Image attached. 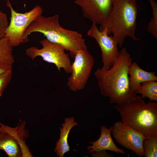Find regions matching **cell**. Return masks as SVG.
Listing matches in <instances>:
<instances>
[{"instance_id":"1","label":"cell","mask_w":157,"mask_h":157,"mask_svg":"<svg viewBox=\"0 0 157 157\" xmlns=\"http://www.w3.org/2000/svg\"><path fill=\"white\" fill-rule=\"evenodd\" d=\"M132 58L125 48L109 69L98 68L94 73L102 95L109 98L110 103L124 105L136 96L129 85V68Z\"/></svg>"},{"instance_id":"2","label":"cell","mask_w":157,"mask_h":157,"mask_svg":"<svg viewBox=\"0 0 157 157\" xmlns=\"http://www.w3.org/2000/svg\"><path fill=\"white\" fill-rule=\"evenodd\" d=\"M33 32L41 33L49 41L61 45L69 52L72 58L78 51L87 49L82 34L61 26L58 15L48 17L42 15L33 22L24 33V43L28 41V36Z\"/></svg>"},{"instance_id":"3","label":"cell","mask_w":157,"mask_h":157,"mask_svg":"<svg viewBox=\"0 0 157 157\" xmlns=\"http://www.w3.org/2000/svg\"><path fill=\"white\" fill-rule=\"evenodd\" d=\"M137 14L136 0H113L111 10L99 29L101 31L106 28L108 34H113L121 47L127 37L134 41L139 40L135 35Z\"/></svg>"},{"instance_id":"4","label":"cell","mask_w":157,"mask_h":157,"mask_svg":"<svg viewBox=\"0 0 157 157\" xmlns=\"http://www.w3.org/2000/svg\"><path fill=\"white\" fill-rule=\"evenodd\" d=\"M122 121L146 137H157V103H146L137 95L124 105L116 104Z\"/></svg>"},{"instance_id":"5","label":"cell","mask_w":157,"mask_h":157,"mask_svg":"<svg viewBox=\"0 0 157 157\" xmlns=\"http://www.w3.org/2000/svg\"><path fill=\"white\" fill-rule=\"evenodd\" d=\"M6 5L10 9L11 17L5 37L13 47H17L24 43V35L25 31L33 22L42 15L43 9L40 6L36 5L30 11L21 13L14 10L8 0Z\"/></svg>"},{"instance_id":"6","label":"cell","mask_w":157,"mask_h":157,"mask_svg":"<svg viewBox=\"0 0 157 157\" xmlns=\"http://www.w3.org/2000/svg\"><path fill=\"white\" fill-rule=\"evenodd\" d=\"M42 47L39 49L32 47L27 49L26 54L32 60L38 56H40L43 60L55 65L59 72L63 69L67 74L72 71L71 63L68 54L61 45L49 41L46 38L40 41Z\"/></svg>"},{"instance_id":"7","label":"cell","mask_w":157,"mask_h":157,"mask_svg":"<svg viewBox=\"0 0 157 157\" xmlns=\"http://www.w3.org/2000/svg\"><path fill=\"white\" fill-rule=\"evenodd\" d=\"M0 150L9 157H22L29 150L25 143L28 136L25 124L22 122L11 128L0 122Z\"/></svg>"},{"instance_id":"8","label":"cell","mask_w":157,"mask_h":157,"mask_svg":"<svg viewBox=\"0 0 157 157\" xmlns=\"http://www.w3.org/2000/svg\"><path fill=\"white\" fill-rule=\"evenodd\" d=\"M74 58L67 85L70 90L76 92L81 90L86 85L94 64V60L87 49L78 51Z\"/></svg>"},{"instance_id":"9","label":"cell","mask_w":157,"mask_h":157,"mask_svg":"<svg viewBox=\"0 0 157 157\" xmlns=\"http://www.w3.org/2000/svg\"><path fill=\"white\" fill-rule=\"evenodd\" d=\"M111 133L121 146L133 151L139 157L144 156L142 143L146 137L142 133L119 121L114 124Z\"/></svg>"},{"instance_id":"10","label":"cell","mask_w":157,"mask_h":157,"mask_svg":"<svg viewBox=\"0 0 157 157\" xmlns=\"http://www.w3.org/2000/svg\"><path fill=\"white\" fill-rule=\"evenodd\" d=\"M87 34L96 40L101 49L103 64L102 68L106 70L109 69L119 54L118 45L115 38L113 36H109L108 34L106 28L100 31L97 24L93 22L88 31Z\"/></svg>"},{"instance_id":"11","label":"cell","mask_w":157,"mask_h":157,"mask_svg":"<svg viewBox=\"0 0 157 157\" xmlns=\"http://www.w3.org/2000/svg\"><path fill=\"white\" fill-rule=\"evenodd\" d=\"M82 9L83 16L96 24H101L112 9L113 0H75Z\"/></svg>"},{"instance_id":"12","label":"cell","mask_w":157,"mask_h":157,"mask_svg":"<svg viewBox=\"0 0 157 157\" xmlns=\"http://www.w3.org/2000/svg\"><path fill=\"white\" fill-rule=\"evenodd\" d=\"M112 128L113 126L109 129L103 125L101 126V133L99 139L94 142H89L92 144V145L87 147L90 153L102 150H108L114 151L117 154H125L124 150L118 148L113 142L111 135Z\"/></svg>"},{"instance_id":"13","label":"cell","mask_w":157,"mask_h":157,"mask_svg":"<svg viewBox=\"0 0 157 157\" xmlns=\"http://www.w3.org/2000/svg\"><path fill=\"white\" fill-rule=\"evenodd\" d=\"M129 85L131 90L136 92L143 82L157 81L154 72H148L142 69L135 62L132 63L129 68Z\"/></svg>"},{"instance_id":"14","label":"cell","mask_w":157,"mask_h":157,"mask_svg":"<svg viewBox=\"0 0 157 157\" xmlns=\"http://www.w3.org/2000/svg\"><path fill=\"white\" fill-rule=\"evenodd\" d=\"M78 123L75 122L73 117L66 118L64 122L62 124V127H60V137L56 142L54 151L57 156L63 157L65 153L70 151V147L68 143V137L69 132L74 126L78 125Z\"/></svg>"},{"instance_id":"15","label":"cell","mask_w":157,"mask_h":157,"mask_svg":"<svg viewBox=\"0 0 157 157\" xmlns=\"http://www.w3.org/2000/svg\"><path fill=\"white\" fill-rule=\"evenodd\" d=\"M13 48L7 38L0 39V65L12 66L15 61Z\"/></svg>"},{"instance_id":"16","label":"cell","mask_w":157,"mask_h":157,"mask_svg":"<svg viewBox=\"0 0 157 157\" xmlns=\"http://www.w3.org/2000/svg\"><path fill=\"white\" fill-rule=\"evenodd\" d=\"M136 94H141L142 99L148 98L150 101H157V82L150 81L143 82L136 92Z\"/></svg>"},{"instance_id":"17","label":"cell","mask_w":157,"mask_h":157,"mask_svg":"<svg viewBox=\"0 0 157 157\" xmlns=\"http://www.w3.org/2000/svg\"><path fill=\"white\" fill-rule=\"evenodd\" d=\"M142 147L145 157H157V137L144 138L143 141Z\"/></svg>"},{"instance_id":"18","label":"cell","mask_w":157,"mask_h":157,"mask_svg":"<svg viewBox=\"0 0 157 157\" xmlns=\"http://www.w3.org/2000/svg\"><path fill=\"white\" fill-rule=\"evenodd\" d=\"M151 7L153 16L147 25V31L157 39V4L155 0H148Z\"/></svg>"},{"instance_id":"19","label":"cell","mask_w":157,"mask_h":157,"mask_svg":"<svg viewBox=\"0 0 157 157\" xmlns=\"http://www.w3.org/2000/svg\"><path fill=\"white\" fill-rule=\"evenodd\" d=\"M12 71L0 74V99L5 89L11 81Z\"/></svg>"},{"instance_id":"20","label":"cell","mask_w":157,"mask_h":157,"mask_svg":"<svg viewBox=\"0 0 157 157\" xmlns=\"http://www.w3.org/2000/svg\"><path fill=\"white\" fill-rule=\"evenodd\" d=\"M8 24L7 15L0 9V39L5 37Z\"/></svg>"},{"instance_id":"21","label":"cell","mask_w":157,"mask_h":157,"mask_svg":"<svg viewBox=\"0 0 157 157\" xmlns=\"http://www.w3.org/2000/svg\"><path fill=\"white\" fill-rule=\"evenodd\" d=\"M92 157H114V156L106 151L105 150H102L93 152L91 154Z\"/></svg>"},{"instance_id":"22","label":"cell","mask_w":157,"mask_h":157,"mask_svg":"<svg viewBox=\"0 0 157 157\" xmlns=\"http://www.w3.org/2000/svg\"><path fill=\"white\" fill-rule=\"evenodd\" d=\"M11 71H13L12 66L5 64L0 65V74Z\"/></svg>"}]
</instances>
